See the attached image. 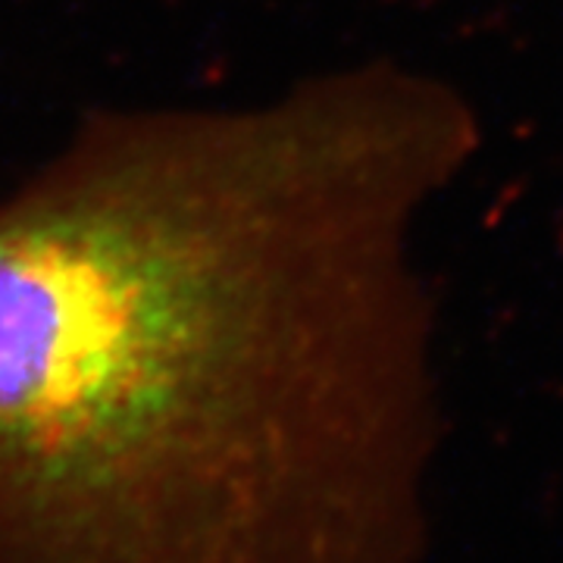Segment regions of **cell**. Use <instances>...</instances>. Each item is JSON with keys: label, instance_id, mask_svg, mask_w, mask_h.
Listing matches in <instances>:
<instances>
[{"label": "cell", "instance_id": "cell-1", "mask_svg": "<svg viewBox=\"0 0 563 563\" xmlns=\"http://www.w3.org/2000/svg\"><path fill=\"white\" fill-rule=\"evenodd\" d=\"M276 125L88 110L0 195V563H420L285 351Z\"/></svg>", "mask_w": 563, "mask_h": 563}]
</instances>
